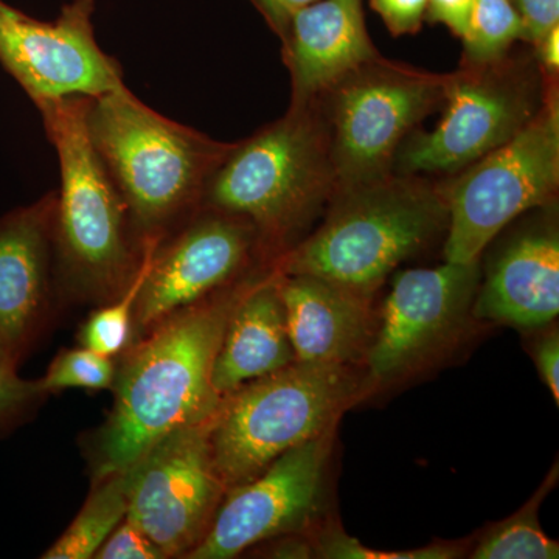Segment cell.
Listing matches in <instances>:
<instances>
[{
    "mask_svg": "<svg viewBox=\"0 0 559 559\" xmlns=\"http://www.w3.org/2000/svg\"><path fill=\"white\" fill-rule=\"evenodd\" d=\"M248 283L224 288L154 325L117 374L116 403L97 440V477L130 468L162 437L215 414L212 369Z\"/></svg>",
    "mask_w": 559,
    "mask_h": 559,
    "instance_id": "6da1fadb",
    "label": "cell"
},
{
    "mask_svg": "<svg viewBox=\"0 0 559 559\" xmlns=\"http://www.w3.org/2000/svg\"><path fill=\"white\" fill-rule=\"evenodd\" d=\"M84 119L143 250L201 209L213 173L235 145L162 116L128 86L90 98Z\"/></svg>",
    "mask_w": 559,
    "mask_h": 559,
    "instance_id": "7a4b0ae2",
    "label": "cell"
},
{
    "mask_svg": "<svg viewBox=\"0 0 559 559\" xmlns=\"http://www.w3.org/2000/svg\"><path fill=\"white\" fill-rule=\"evenodd\" d=\"M318 229L275 260L286 275H312L373 297L401 263L447 234L443 187L417 175L337 189Z\"/></svg>",
    "mask_w": 559,
    "mask_h": 559,
    "instance_id": "3957f363",
    "label": "cell"
},
{
    "mask_svg": "<svg viewBox=\"0 0 559 559\" xmlns=\"http://www.w3.org/2000/svg\"><path fill=\"white\" fill-rule=\"evenodd\" d=\"M336 190L329 128L316 102L289 106L282 119L235 142L201 209L248 221L261 249L278 259L323 215Z\"/></svg>",
    "mask_w": 559,
    "mask_h": 559,
    "instance_id": "277c9868",
    "label": "cell"
},
{
    "mask_svg": "<svg viewBox=\"0 0 559 559\" xmlns=\"http://www.w3.org/2000/svg\"><path fill=\"white\" fill-rule=\"evenodd\" d=\"M87 100L72 97L38 108L60 162L51 240L57 242L62 271L73 285L112 296L130 285L145 250L140 248L123 201L87 135Z\"/></svg>",
    "mask_w": 559,
    "mask_h": 559,
    "instance_id": "5b68a950",
    "label": "cell"
},
{
    "mask_svg": "<svg viewBox=\"0 0 559 559\" xmlns=\"http://www.w3.org/2000/svg\"><path fill=\"white\" fill-rule=\"evenodd\" d=\"M366 389L353 366L296 360L223 396L210 450L224 487L255 479L280 455L334 430Z\"/></svg>",
    "mask_w": 559,
    "mask_h": 559,
    "instance_id": "8992f818",
    "label": "cell"
},
{
    "mask_svg": "<svg viewBox=\"0 0 559 559\" xmlns=\"http://www.w3.org/2000/svg\"><path fill=\"white\" fill-rule=\"evenodd\" d=\"M443 187L448 205L444 261H479L489 242L559 189V102L554 79L536 116L513 139L474 162Z\"/></svg>",
    "mask_w": 559,
    "mask_h": 559,
    "instance_id": "52a82bcc",
    "label": "cell"
},
{
    "mask_svg": "<svg viewBox=\"0 0 559 559\" xmlns=\"http://www.w3.org/2000/svg\"><path fill=\"white\" fill-rule=\"evenodd\" d=\"M547 84L532 66L507 57L447 73L443 117L432 131L415 130L404 140L393 171L457 175L524 130L543 106Z\"/></svg>",
    "mask_w": 559,
    "mask_h": 559,
    "instance_id": "ba28073f",
    "label": "cell"
},
{
    "mask_svg": "<svg viewBox=\"0 0 559 559\" xmlns=\"http://www.w3.org/2000/svg\"><path fill=\"white\" fill-rule=\"evenodd\" d=\"M444 75L380 58L320 98L337 189L384 178L404 140L443 103Z\"/></svg>",
    "mask_w": 559,
    "mask_h": 559,
    "instance_id": "9c48e42d",
    "label": "cell"
},
{
    "mask_svg": "<svg viewBox=\"0 0 559 559\" xmlns=\"http://www.w3.org/2000/svg\"><path fill=\"white\" fill-rule=\"evenodd\" d=\"M215 415L162 437L130 466L127 518L165 557L200 544L226 495L210 450Z\"/></svg>",
    "mask_w": 559,
    "mask_h": 559,
    "instance_id": "30bf717a",
    "label": "cell"
},
{
    "mask_svg": "<svg viewBox=\"0 0 559 559\" xmlns=\"http://www.w3.org/2000/svg\"><path fill=\"white\" fill-rule=\"evenodd\" d=\"M95 0H70L55 21H38L0 0V66L36 108L95 98L127 86L120 62L98 46Z\"/></svg>",
    "mask_w": 559,
    "mask_h": 559,
    "instance_id": "8fae6325",
    "label": "cell"
},
{
    "mask_svg": "<svg viewBox=\"0 0 559 559\" xmlns=\"http://www.w3.org/2000/svg\"><path fill=\"white\" fill-rule=\"evenodd\" d=\"M479 285V261L399 272L364 358L367 384L400 380L457 340Z\"/></svg>",
    "mask_w": 559,
    "mask_h": 559,
    "instance_id": "7c38bea8",
    "label": "cell"
},
{
    "mask_svg": "<svg viewBox=\"0 0 559 559\" xmlns=\"http://www.w3.org/2000/svg\"><path fill=\"white\" fill-rule=\"evenodd\" d=\"M333 430L293 448L227 498L191 559H230L261 540L299 532L318 514Z\"/></svg>",
    "mask_w": 559,
    "mask_h": 559,
    "instance_id": "4fadbf2b",
    "label": "cell"
},
{
    "mask_svg": "<svg viewBox=\"0 0 559 559\" xmlns=\"http://www.w3.org/2000/svg\"><path fill=\"white\" fill-rule=\"evenodd\" d=\"M261 249L252 226L218 210L200 209L150 252L135 301L138 329L227 288Z\"/></svg>",
    "mask_w": 559,
    "mask_h": 559,
    "instance_id": "5bb4252c",
    "label": "cell"
},
{
    "mask_svg": "<svg viewBox=\"0 0 559 559\" xmlns=\"http://www.w3.org/2000/svg\"><path fill=\"white\" fill-rule=\"evenodd\" d=\"M280 40L294 108L314 105L349 73L381 58L362 0H318L294 14Z\"/></svg>",
    "mask_w": 559,
    "mask_h": 559,
    "instance_id": "9a60e30c",
    "label": "cell"
},
{
    "mask_svg": "<svg viewBox=\"0 0 559 559\" xmlns=\"http://www.w3.org/2000/svg\"><path fill=\"white\" fill-rule=\"evenodd\" d=\"M278 290L297 360L353 366L366 358L377 330L371 297L329 280L282 272Z\"/></svg>",
    "mask_w": 559,
    "mask_h": 559,
    "instance_id": "2e32d148",
    "label": "cell"
},
{
    "mask_svg": "<svg viewBox=\"0 0 559 559\" xmlns=\"http://www.w3.org/2000/svg\"><path fill=\"white\" fill-rule=\"evenodd\" d=\"M559 312V235L535 227L507 242L488 267L473 304V318L518 329H543Z\"/></svg>",
    "mask_w": 559,
    "mask_h": 559,
    "instance_id": "e0dca14e",
    "label": "cell"
},
{
    "mask_svg": "<svg viewBox=\"0 0 559 559\" xmlns=\"http://www.w3.org/2000/svg\"><path fill=\"white\" fill-rule=\"evenodd\" d=\"M278 290V271L248 283L235 305L212 369L219 396L296 362Z\"/></svg>",
    "mask_w": 559,
    "mask_h": 559,
    "instance_id": "ac0fdd59",
    "label": "cell"
},
{
    "mask_svg": "<svg viewBox=\"0 0 559 559\" xmlns=\"http://www.w3.org/2000/svg\"><path fill=\"white\" fill-rule=\"evenodd\" d=\"M55 191L0 219V342L17 353L47 290Z\"/></svg>",
    "mask_w": 559,
    "mask_h": 559,
    "instance_id": "d6986e66",
    "label": "cell"
},
{
    "mask_svg": "<svg viewBox=\"0 0 559 559\" xmlns=\"http://www.w3.org/2000/svg\"><path fill=\"white\" fill-rule=\"evenodd\" d=\"M131 468L98 479L79 516L50 547L44 559L94 558L110 533L127 518L130 506Z\"/></svg>",
    "mask_w": 559,
    "mask_h": 559,
    "instance_id": "ffe728a7",
    "label": "cell"
},
{
    "mask_svg": "<svg viewBox=\"0 0 559 559\" xmlns=\"http://www.w3.org/2000/svg\"><path fill=\"white\" fill-rule=\"evenodd\" d=\"M558 479V468H551L532 499L509 520L492 525L471 550L474 559H557L559 544L544 533L539 509Z\"/></svg>",
    "mask_w": 559,
    "mask_h": 559,
    "instance_id": "44dd1931",
    "label": "cell"
},
{
    "mask_svg": "<svg viewBox=\"0 0 559 559\" xmlns=\"http://www.w3.org/2000/svg\"><path fill=\"white\" fill-rule=\"evenodd\" d=\"M524 36L520 13L511 0H474L468 31L463 36L465 64L502 60L514 40Z\"/></svg>",
    "mask_w": 559,
    "mask_h": 559,
    "instance_id": "7402d4cb",
    "label": "cell"
},
{
    "mask_svg": "<svg viewBox=\"0 0 559 559\" xmlns=\"http://www.w3.org/2000/svg\"><path fill=\"white\" fill-rule=\"evenodd\" d=\"M156 246H148L145 249L138 274L131 280L130 285L123 289V293L119 294V299L109 307L94 312L90 320L84 323L80 333L81 347L90 348L98 355L110 358V356L120 353L127 342L130 341L135 301H138L140 288H142L143 278H145L150 252Z\"/></svg>",
    "mask_w": 559,
    "mask_h": 559,
    "instance_id": "603a6c76",
    "label": "cell"
},
{
    "mask_svg": "<svg viewBox=\"0 0 559 559\" xmlns=\"http://www.w3.org/2000/svg\"><path fill=\"white\" fill-rule=\"evenodd\" d=\"M116 377V367L108 356L81 347L62 352L38 381V388L40 393L62 389L103 390L112 388Z\"/></svg>",
    "mask_w": 559,
    "mask_h": 559,
    "instance_id": "cb8c5ba5",
    "label": "cell"
},
{
    "mask_svg": "<svg viewBox=\"0 0 559 559\" xmlns=\"http://www.w3.org/2000/svg\"><path fill=\"white\" fill-rule=\"evenodd\" d=\"M316 557L331 559H451L462 549L457 544H430L421 549L404 551L371 550L340 528L329 530L316 543Z\"/></svg>",
    "mask_w": 559,
    "mask_h": 559,
    "instance_id": "d4e9b609",
    "label": "cell"
},
{
    "mask_svg": "<svg viewBox=\"0 0 559 559\" xmlns=\"http://www.w3.org/2000/svg\"><path fill=\"white\" fill-rule=\"evenodd\" d=\"M94 558L100 559H159L164 551L128 518L117 525L116 530L103 543Z\"/></svg>",
    "mask_w": 559,
    "mask_h": 559,
    "instance_id": "484cf974",
    "label": "cell"
},
{
    "mask_svg": "<svg viewBox=\"0 0 559 559\" xmlns=\"http://www.w3.org/2000/svg\"><path fill=\"white\" fill-rule=\"evenodd\" d=\"M16 358L17 353L0 342V418L40 395L38 381L28 382L17 374Z\"/></svg>",
    "mask_w": 559,
    "mask_h": 559,
    "instance_id": "4316f807",
    "label": "cell"
},
{
    "mask_svg": "<svg viewBox=\"0 0 559 559\" xmlns=\"http://www.w3.org/2000/svg\"><path fill=\"white\" fill-rule=\"evenodd\" d=\"M393 36L414 35L421 28L428 0H370Z\"/></svg>",
    "mask_w": 559,
    "mask_h": 559,
    "instance_id": "83f0119b",
    "label": "cell"
},
{
    "mask_svg": "<svg viewBox=\"0 0 559 559\" xmlns=\"http://www.w3.org/2000/svg\"><path fill=\"white\" fill-rule=\"evenodd\" d=\"M520 13L524 36L522 40L533 47L540 38L559 25V0H511Z\"/></svg>",
    "mask_w": 559,
    "mask_h": 559,
    "instance_id": "f1b7e54d",
    "label": "cell"
},
{
    "mask_svg": "<svg viewBox=\"0 0 559 559\" xmlns=\"http://www.w3.org/2000/svg\"><path fill=\"white\" fill-rule=\"evenodd\" d=\"M474 0H428L425 21L443 24L452 35L463 39L468 31Z\"/></svg>",
    "mask_w": 559,
    "mask_h": 559,
    "instance_id": "f546056e",
    "label": "cell"
},
{
    "mask_svg": "<svg viewBox=\"0 0 559 559\" xmlns=\"http://www.w3.org/2000/svg\"><path fill=\"white\" fill-rule=\"evenodd\" d=\"M536 367L543 381L546 382L551 395L555 396V403H559V336L558 330H551L549 333L544 334L538 342H536L535 349Z\"/></svg>",
    "mask_w": 559,
    "mask_h": 559,
    "instance_id": "4dcf8cb0",
    "label": "cell"
},
{
    "mask_svg": "<svg viewBox=\"0 0 559 559\" xmlns=\"http://www.w3.org/2000/svg\"><path fill=\"white\" fill-rule=\"evenodd\" d=\"M272 32L282 38L297 11L318 0H250Z\"/></svg>",
    "mask_w": 559,
    "mask_h": 559,
    "instance_id": "1f68e13d",
    "label": "cell"
},
{
    "mask_svg": "<svg viewBox=\"0 0 559 559\" xmlns=\"http://www.w3.org/2000/svg\"><path fill=\"white\" fill-rule=\"evenodd\" d=\"M538 66L544 75L557 79L559 70V25L547 32L535 46Z\"/></svg>",
    "mask_w": 559,
    "mask_h": 559,
    "instance_id": "d6a6232c",
    "label": "cell"
}]
</instances>
